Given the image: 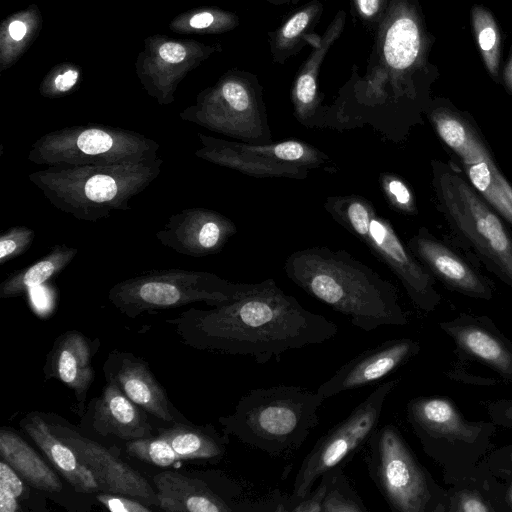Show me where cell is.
<instances>
[{
	"mask_svg": "<svg viewBox=\"0 0 512 512\" xmlns=\"http://www.w3.org/2000/svg\"><path fill=\"white\" fill-rule=\"evenodd\" d=\"M368 474L394 512H447V489L422 465L399 431L385 424L366 443Z\"/></svg>",
	"mask_w": 512,
	"mask_h": 512,
	"instance_id": "9",
	"label": "cell"
},
{
	"mask_svg": "<svg viewBox=\"0 0 512 512\" xmlns=\"http://www.w3.org/2000/svg\"><path fill=\"white\" fill-rule=\"evenodd\" d=\"M0 455L33 487L47 492L61 491L62 483L57 474L26 441L9 428L0 430Z\"/></svg>",
	"mask_w": 512,
	"mask_h": 512,
	"instance_id": "29",
	"label": "cell"
},
{
	"mask_svg": "<svg viewBox=\"0 0 512 512\" xmlns=\"http://www.w3.org/2000/svg\"><path fill=\"white\" fill-rule=\"evenodd\" d=\"M236 232L234 222L223 214L193 207L172 214L156 238L179 254L204 257L218 253Z\"/></svg>",
	"mask_w": 512,
	"mask_h": 512,
	"instance_id": "20",
	"label": "cell"
},
{
	"mask_svg": "<svg viewBox=\"0 0 512 512\" xmlns=\"http://www.w3.org/2000/svg\"><path fill=\"white\" fill-rule=\"evenodd\" d=\"M126 450L131 456L159 467H168L179 460L170 443L161 434L128 441Z\"/></svg>",
	"mask_w": 512,
	"mask_h": 512,
	"instance_id": "38",
	"label": "cell"
},
{
	"mask_svg": "<svg viewBox=\"0 0 512 512\" xmlns=\"http://www.w3.org/2000/svg\"><path fill=\"white\" fill-rule=\"evenodd\" d=\"M250 285L205 271L153 269L116 283L110 288L108 299L121 313L136 318L196 302L218 306L238 298Z\"/></svg>",
	"mask_w": 512,
	"mask_h": 512,
	"instance_id": "10",
	"label": "cell"
},
{
	"mask_svg": "<svg viewBox=\"0 0 512 512\" xmlns=\"http://www.w3.org/2000/svg\"><path fill=\"white\" fill-rule=\"evenodd\" d=\"M289 1L297 2L298 0H289Z\"/></svg>",
	"mask_w": 512,
	"mask_h": 512,
	"instance_id": "50",
	"label": "cell"
},
{
	"mask_svg": "<svg viewBox=\"0 0 512 512\" xmlns=\"http://www.w3.org/2000/svg\"><path fill=\"white\" fill-rule=\"evenodd\" d=\"M472 32L485 68L496 83H501V33L489 9L475 4L470 10Z\"/></svg>",
	"mask_w": 512,
	"mask_h": 512,
	"instance_id": "34",
	"label": "cell"
},
{
	"mask_svg": "<svg viewBox=\"0 0 512 512\" xmlns=\"http://www.w3.org/2000/svg\"><path fill=\"white\" fill-rule=\"evenodd\" d=\"M329 482L323 512H368L364 501L338 466L329 471Z\"/></svg>",
	"mask_w": 512,
	"mask_h": 512,
	"instance_id": "36",
	"label": "cell"
},
{
	"mask_svg": "<svg viewBox=\"0 0 512 512\" xmlns=\"http://www.w3.org/2000/svg\"><path fill=\"white\" fill-rule=\"evenodd\" d=\"M436 205L455 237L491 273L512 288V233L458 166L431 161Z\"/></svg>",
	"mask_w": 512,
	"mask_h": 512,
	"instance_id": "6",
	"label": "cell"
},
{
	"mask_svg": "<svg viewBox=\"0 0 512 512\" xmlns=\"http://www.w3.org/2000/svg\"><path fill=\"white\" fill-rule=\"evenodd\" d=\"M107 381H113L136 405L154 417L172 422L167 395L148 364L131 353H110L104 366Z\"/></svg>",
	"mask_w": 512,
	"mask_h": 512,
	"instance_id": "23",
	"label": "cell"
},
{
	"mask_svg": "<svg viewBox=\"0 0 512 512\" xmlns=\"http://www.w3.org/2000/svg\"><path fill=\"white\" fill-rule=\"evenodd\" d=\"M406 419L424 453L441 467L448 485L470 473L492 451L496 425L468 420L448 397L410 399Z\"/></svg>",
	"mask_w": 512,
	"mask_h": 512,
	"instance_id": "7",
	"label": "cell"
},
{
	"mask_svg": "<svg viewBox=\"0 0 512 512\" xmlns=\"http://www.w3.org/2000/svg\"><path fill=\"white\" fill-rule=\"evenodd\" d=\"M420 349V343L411 338H397L379 343L342 365L316 391L326 400L376 383L410 361Z\"/></svg>",
	"mask_w": 512,
	"mask_h": 512,
	"instance_id": "21",
	"label": "cell"
},
{
	"mask_svg": "<svg viewBox=\"0 0 512 512\" xmlns=\"http://www.w3.org/2000/svg\"><path fill=\"white\" fill-rule=\"evenodd\" d=\"M239 24L238 16L218 7H197L175 16L169 28L179 34H221Z\"/></svg>",
	"mask_w": 512,
	"mask_h": 512,
	"instance_id": "35",
	"label": "cell"
},
{
	"mask_svg": "<svg viewBox=\"0 0 512 512\" xmlns=\"http://www.w3.org/2000/svg\"><path fill=\"white\" fill-rule=\"evenodd\" d=\"M103 492L96 495L97 500L108 510L113 512H151L150 506L128 496Z\"/></svg>",
	"mask_w": 512,
	"mask_h": 512,
	"instance_id": "42",
	"label": "cell"
},
{
	"mask_svg": "<svg viewBox=\"0 0 512 512\" xmlns=\"http://www.w3.org/2000/svg\"><path fill=\"white\" fill-rule=\"evenodd\" d=\"M406 245L447 289L475 299L493 298L495 283L426 227H420Z\"/></svg>",
	"mask_w": 512,
	"mask_h": 512,
	"instance_id": "19",
	"label": "cell"
},
{
	"mask_svg": "<svg viewBox=\"0 0 512 512\" xmlns=\"http://www.w3.org/2000/svg\"><path fill=\"white\" fill-rule=\"evenodd\" d=\"M35 231L27 226H14L0 235V264L25 253L32 245Z\"/></svg>",
	"mask_w": 512,
	"mask_h": 512,
	"instance_id": "40",
	"label": "cell"
},
{
	"mask_svg": "<svg viewBox=\"0 0 512 512\" xmlns=\"http://www.w3.org/2000/svg\"><path fill=\"white\" fill-rule=\"evenodd\" d=\"M324 209L389 267L414 306L426 313L439 306L441 295L435 288V278L371 201L360 195L329 196L324 202Z\"/></svg>",
	"mask_w": 512,
	"mask_h": 512,
	"instance_id": "8",
	"label": "cell"
},
{
	"mask_svg": "<svg viewBox=\"0 0 512 512\" xmlns=\"http://www.w3.org/2000/svg\"><path fill=\"white\" fill-rule=\"evenodd\" d=\"M322 9L321 3L311 2L291 15L274 32L270 41L274 61L283 63L288 57L302 49L310 39V32L316 25Z\"/></svg>",
	"mask_w": 512,
	"mask_h": 512,
	"instance_id": "33",
	"label": "cell"
},
{
	"mask_svg": "<svg viewBox=\"0 0 512 512\" xmlns=\"http://www.w3.org/2000/svg\"><path fill=\"white\" fill-rule=\"evenodd\" d=\"M505 483V493H504V503L506 512H512V475L508 478L504 479Z\"/></svg>",
	"mask_w": 512,
	"mask_h": 512,
	"instance_id": "48",
	"label": "cell"
},
{
	"mask_svg": "<svg viewBox=\"0 0 512 512\" xmlns=\"http://www.w3.org/2000/svg\"><path fill=\"white\" fill-rule=\"evenodd\" d=\"M400 380L395 378L381 383L347 417L316 441L295 476L292 493L288 496V512H292L297 503L311 492L325 472L344 467L366 445L379 426L387 397Z\"/></svg>",
	"mask_w": 512,
	"mask_h": 512,
	"instance_id": "14",
	"label": "cell"
},
{
	"mask_svg": "<svg viewBox=\"0 0 512 512\" xmlns=\"http://www.w3.org/2000/svg\"><path fill=\"white\" fill-rule=\"evenodd\" d=\"M220 45H207L193 39L151 35L135 61L136 75L147 94L159 105H169L186 75L197 68Z\"/></svg>",
	"mask_w": 512,
	"mask_h": 512,
	"instance_id": "16",
	"label": "cell"
},
{
	"mask_svg": "<svg viewBox=\"0 0 512 512\" xmlns=\"http://www.w3.org/2000/svg\"><path fill=\"white\" fill-rule=\"evenodd\" d=\"M159 505L169 512H256V499H240L242 487L230 480L213 487L207 481L178 472L153 477Z\"/></svg>",
	"mask_w": 512,
	"mask_h": 512,
	"instance_id": "17",
	"label": "cell"
},
{
	"mask_svg": "<svg viewBox=\"0 0 512 512\" xmlns=\"http://www.w3.org/2000/svg\"><path fill=\"white\" fill-rule=\"evenodd\" d=\"M137 406L116 383L108 381L94 407L95 430L127 441L152 437V426L144 410Z\"/></svg>",
	"mask_w": 512,
	"mask_h": 512,
	"instance_id": "25",
	"label": "cell"
},
{
	"mask_svg": "<svg viewBox=\"0 0 512 512\" xmlns=\"http://www.w3.org/2000/svg\"><path fill=\"white\" fill-rule=\"evenodd\" d=\"M284 271L299 288L361 330L408 324L396 287L347 251L323 246L298 250L287 257Z\"/></svg>",
	"mask_w": 512,
	"mask_h": 512,
	"instance_id": "3",
	"label": "cell"
},
{
	"mask_svg": "<svg viewBox=\"0 0 512 512\" xmlns=\"http://www.w3.org/2000/svg\"><path fill=\"white\" fill-rule=\"evenodd\" d=\"M329 482V474L325 472L319 480L316 488L293 508L292 512H323V503L326 496Z\"/></svg>",
	"mask_w": 512,
	"mask_h": 512,
	"instance_id": "44",
	"label": "cell"
},
{
	"mask_svg": "<svg viewBox=\"0 0 512 512\" xmlns=\"http://www.w3.org/2000/svg\"><path fill=\"white\" fill-rule=\"evenodd\" d=\"M160 145L144 135L104 124L73 125L50 131L31 146L28 160L37 165H110L158 158Z\"/></svg>",
	"mask_w": 512,
	"mask_h": 512,
	"instance_id": "12",
	"label": "cell"
},
{
	"mask_svg": "<svg viewBox=\"0 0 512 512\" xmlns=\"http://www.w3.org/2000/svg\"><path fill=\"white\" fill-rule=\"evenodd\" d=\"M54 434L68 445L95 476L103 492L129 496L158 507L157 492L136 470L109 449L60 424H49Z\"/></svg>",
	"mask_w": 512,
	"mask_h": 512,
	"instance_id": "18",
	"label": "cell"
},
{
	"mask_svg": "<svg viewBox=\"0 0 512 512\" xmlns=\"http://www.w3.org/2000/svg\"><path fill=\"white\" fill-rule=\"evenodd\" d=\"M167 439L179 460L198 459L212 463L219 462L225 455L229 436L220 435L212 426L204 428L174 424L159 430Z\"/></svg>",
	"mask_w": 512,
	"mask_h": 512,
	"instance_id": "31",
	"label": "cell"
},
{
	"mask_svg": "<svg viewBox=\"0 0 512 512\" xmlns=\"http://www.w3.org/2000/svg\"><path fill=\"white\" fill-rule=\"evenodd\" d=\"M382 24L378 43L384 78L357 94L356 105L344 115L355 128L370 125L397 141L421 121L440 73L429 61L435 38L417 0H391Z\"/></svg>",
	"mask_w": 512,
	"mask_h": 512,
	"instance_id": "2",
	"label": "cell"
},
{
	"mask_svg": "<svg viewBox=\"0 0 512 512\" xmlns=\"http://www.w3.org/2000/svg\"><path fill=\"white\" fill-rule=\"evenodd\" d=\"M91 346L78 331H67L56 340L47 359V375L59 379L83 402L94 379Z\"/></svg>",
	"mask_w": 512,
	"mask_h": 512,
	"instance_id": "26",
	"label": "cell"
},
{
	"mask_svg": "<svg viewBox=\"0 0 512 512\" xmlns=\"http://www.w3.org/2000/svg\"><path fill=\"white\" fill-rule=\"evenodd\" d=\"M424 114L469 183L512 226V185L473 116L445 97L432 98Z\"/></svg>",
	"mask_w": 512,
	"mask_h": 512,
	"instance_id": "11",
	"label": "cell"
},
{
	"mask_svg": "<svg viewBox=\"0 0 512 512\" xmlns=\"http://www.w3.org/2000/svg\"><path fill=\"white\" fill-rule=\"evenodd\" d=\"M324 401L317 391L301 386L256 388L243 395L234 411L219 421L228 436L271 457L285 458L317 427Z\"/></svg>",
	"mask_w": 512,
	"mask_h": 512,
	"instance_id": "5",
	"label": "cell"
},
{
	"mask_svg": "<svg viewBox=\"0 0 512 512\" xmlns=\"http://www.w3.org/2000/svg\"><path fill=\"white\" fill-rule=\"evenodd\" d=\"M483 461L502 480L512 475V443L489 452Z\"/></svg>",
	"mask_w": 512,
	"mask_h": 512,
	"instance_id": "43",
	"label": "cell"
},
{
	"mask_svg": "<svg viewBox=\"0 0 512 512\" xmlns=\"http://www.w3.org/2000/svg\"><path fill=\"white\" fill-rule=\"evenodd\" d=\"M490 421L496 426L512 429V398L497 399L486 405Z\"/></svg>",
	"mask_w": 512,
	"mask_h": 512,
	"instance_id": "46",
	"label": "cell"
},
{
	"mask_svg": "<svg viewBox=\"0 0 512 512\" xmlns=\"http://www.w3.org/2000/svg\"><path fill=\"white\" fill-rule=\"evenodd\" d=\"M78 249L56 244L33 264L10 274L0 284V298L18 297L63 271L77 255Z\"/></svg>",
	"mask_w": 512,
	"mask_h": 512,
	"instance_id": "32",
	"label": "cell"
},
{
	"mask_svg": "<svg viewBox=\"0 0 512 512\" xmlns=\"http://www.w3.org/2000/svg\"><path fill=\"white\" fill-rule=\"evenodd\" d=\"M182 120L251 144L272 142L261 88L239 71L225 73L202 90L193 105L179 113Z\"/></svg>",
	"mask_w": 512,
	"mask_h": 512,
	"instance_id": "13",
	"label": "cell"
},
{
	"mask_svg": "<svg viewBox=\"0 0 512 512\" xmlns=\"http://www.w3.org/2000/svg\"><path fill=\"white\" fill-rule=\"evenodd\" d=\"M379 183L387 202L395 211L411 216L418 214L414 193L404 179L384 172L379 176Z\"/></svg>",
	"mask_w": 512,
	"mask_h": 512,
	"instance_id": "39",
	"label": "cell"
},
{
	"mask_svg": "<svg viewBox=\"0 0 512 512\" xmlns=\"http://www.w3.org/2000/svg\"><path fill=\"white\" fill-rule=\"evenodd\" d=\"M505 483L481 460L447 488V512H506Z\"/></svg>",
	"mask_w": 512,
	"mask_h": 512,
	"instance_id": "28",
	"label": "cell"
},
{
	"mask_svg": "<svg viewBox=\"0 0 512 512\" xmlns=\"http://www.w3.org/2000/svg\"><path fill=\"white\" fill-rule=\"evenodd\" d=\"M42 26V13L36 4L8 15L1 22L0 72L16 64L37 39Z\"/></svg>",
	"mask_w": 512,
	"mask_h": 512,
	"instance_id": "30",
	"label": "cell"
},
{
	"mask_svg": "<svg viewBox=\"0 0 512 512\" xmlns=\"http://www.w3.org/2000/svg\"><path fill=\"white\" fill-rule=\"evenodd\" d=\"M21 476L3 459L0 461V512H15L23 495Z\"/></svg>",
	"mask_w": 512,
	"mask_h": 512,
	"instance_id": "41",
	"label": "cell"
},
{
	"mask_svg": "<svg viewBox=\"0 0 512 512\" xmlns=\"http://www.w3.org/2000/svg\"><path fill=\"white\" fill-rule=\"evenodd\" d=\"M168 323L194 349L249 356L259 364L338 333L337 324L305 309L273 279L251 283L238 298L210 309L190 308Z\"/></svg>",
	"mask_w": 512,
	"mask_h": 512,
	"instance_id": "1",
	"label": "cell"
},
{
	"mask_svg": "<svg viewBox=\"0 0 512 512\" xmlns=\"http://www.w3.org/2000/svg\"><path fill=\"white\" fill-rule=\"evenodd\" d=\"M20 425L76 491L91 493L100 490L91 470L54 434L41 416L29 414L21 420Z\"/></svg>",
	"mask_w": 512,
	"mask_h": 512,
	"instance_id": "27",
	"label": "cell"
},
{
	"mask_svg": "<svg viewBox=\"0 0 512 512\" xmlns=\"http://www.w3.org/2000/svg\"><path fill=\"white\" fill-rule=\"evenodd\" d=\"M158 158L110 165L49 166L28 178L60 211L81 221L97 222L130 209L131 200L160 174Z\"/></svg>",
	"mask_w": 512,
	"mask_h": 512,
	"instance_id": "4",
	"label": "cell"
},
{
	"mask_svg": "<svg viewBox=\"0 0 512 512\" xmlns=\"http://www.w3.org/2000/svg\"><path fill=\"white\" fill-rule=\"evenodd\" d=\"M345 22V12L339 11L320 38L309 59L299 70L291 90L294 115L308 128L327 127V109L321 106L317 77L320 65L334 41L340 36Z\"/></svg>",
	"mask_w": 512,
	"mask_h": 512,
	"instance_id": "24",
	"label": "cell"
},
{
	"mask_svg": "<svg viewBox=\"0 0 512 512\" xmlns=\"http://www.w3.org/2000/svg\"><path fill=\"white\" fill-rule=\"evenodd\" d=\"M201 144L196 157L212 164L257 178L304 180L309 172L326 165L328 155L317 147L296 139L251 144L197 133Z\"/></svg>",
	"mask_w": 512,
	"mask_h": 512,
	"instance_id": "15",
	"label": "cell"
},
{
	"mask_svg": "<svg viewBox=\"0 0 512 512\" xmlns=\"http://www.w3.org/2000/svg\"><path fill=\"white\" fill-rule=\"evenodd\" d=\"M272 3H275V4H281V3H284V2H288L289 0H268Z\"/></svg>",
	"mask_w": 512,
	"mask_h": 512,
	"instance_id": "49",
	"label": "cell"
},
{
	"mask_svg": "<svg viewBox=\"0 0 512 512\" xmlns=\"http://www.w3.org/2000/svg\"><path fill=\"white\" fill-rule=\"evenodd\" d=\"M502 84L507 93L512 95V46L510 48L508 59L503 70Z\"/></svg>",
	"mask_w": 512,
	"mask_h": 512,
	"instance_id": "47",
	"label": "cell"
},
{
	"mask_svg": "<svg viewBox=\"0 0 512 512\" xmlns=\"http://www.w3.org/2000/svg\"><path fill=\"white\" fill-rule=\"evenodd\" d=\"M82 68L73 62H62L52 67L39 86L45 98H60L73 92L82 81Z\"/></svg>",
	"mask_w": 512,
	"mask_h": 512,
	"instance_id": "37",
	"label": "cell"
},
{
	"mask_svg": "<svg viewBox=\"0 0 512 512\" xmlns=\"http://www.w3.org/2000/svg\"><path fill=\"white\" fill-rule=\"evenodd\" d=\"M391 0H353L355 10L369 24L383 21Z\"/></svg>",
	"mask_w": 512,
	"mask_h": 512,
	"instance_id": "45",
	"label": "cell"
},
{
	"mask_svg": "<svg viewBox=\"0 0 512 512\" xmlns=\"http://www.w3.org/2000/svg\"><path fill=\"white\" fill-rule=\"evenodd\" d=\"M459 352L493 370L505 382L512 383V342L493 320L484 315L460 313L439 323Z\"/></svg>",
	"mask_w": 512,
	"mask_h": 512,
	"instance_id": "22",
	"label": "cell"
}]
</instances>
